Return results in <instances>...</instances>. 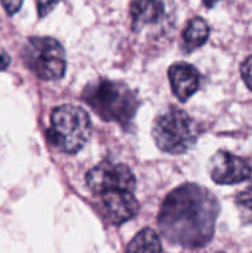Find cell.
<instances>
[{
	"mask_svg": "<svg viewBox=\"0 0 252 253\" xmlns=\"http://www.w3.org/2000/svg\"><path fill=\"white\" fill-rule=\"evenodd\" d=\"M219 211L220 205L212 193L198 184H183L163 202L158 226L170 244L198 249L214 236Z\"/></svg>",
	"mask_w": 252,
	"mask_h": 253,
	"instance_id": "cell-1",
	"label": "cell"
},
{
	"mask_svg": "<svg viewBox=\"0 0 252 253\" xmlns=\"http://www.w3.org/2000/svg\"><path fill=\"white\" fill-rule=\"evenodd\" d=\"M82 98L105 121L127 126L138 108L136 94L126 84L110 79H96L83 89Z\"/></svg>",
	"mask_w": 252,
	"mask_h": 253,
	"instance_id": "cell-2",
	"label": "cell"
},
{
	"mask_svg": "<svg viewBox=\"0 0 252 253\" xmlns=\"http://www.w3.org/2000/svg\"><path fill=\"white\" fill-rule=\"evenodd\" d=\"M91 135V121L84 109L62 105L51 115V126L46 132L49 145L68 155L79 152Z\"/></svg>",
	"mask_w": 252,
	"mask_h": 253,
	"instance_id": "cell-3",
	"label": "cell"
},
{
	"mask_svg": "<svg viewBox=\"0 0 252 253\" xmlns=\"http://www.w3.org/2000/svg\"><path fill=\"white\" fill-rule=\"evenodd\" d=\"M199 126L185 111L170 108L156 118L152 136L156 145L169 155H182L194 146Z\"/></svg>",
	"mask_w": 252,
	"mask_h": 253,
	"instance_id": "cell-4",
	"label": "cell"
},
{
	"mask_svg": "<svg viewBox=\"0 0 252 253\" xmlns=\"http://www.w3.org/2000/svg\"><path fill=\"white\" fill-rule=\"evenodd\" d=\"M27 68L43 81H57L66 73V52L52 37H30L22 48Z\"/></svg>",
	"mask_w": 252,
	"mask_h": 253,
	"instance_id": "cell-5",
	"label": "cell"
},
{
	"mask_svg": "<svg viewBox=\"0 0 252 253\" xmlns=\"http://www.w3.org/2000/svg\"><path fill=\"white\" fill-rule=\"evenodd\" d=\"M85 182L94 194L103 195L114 190L132 192L136 188V179L132 170L123 163L105 161L91 168L85 175Z\"/></svg>",
	"mask_w": 252,
	"mask_h": 253,
	"instance_id": "cell-6",
	"label": "cell"
},
{
	"mask_svg": "<svg viewBox=\"0 0 252 253\" xmlns=\"http://www.w3.org/2000/svg\"><path fill=\"white\" fill-rule=\"evenodd\" d=\"M208 170L215 183L225 185L242 183L250 179L252 174L246 161L226 151H219L210 158Z\"/></svg>",
	"mask_w": 252,
	"mask_h": 253,
	"instance_id": "cell-7",
	"label": "cell"
},
{
	"mask_svg": "<svg viewBox=\"0 0 252 253\" xmlns=\"http://www.w3.org/2000/svg\"><path fill=\"white\" fill-rule=\"evenodd\" d=\"M106 216L113 224L121 225L132 219L138 211L137 199L132 192L127 190H114L101 195Z\"/></svg>",
	"mask_w": 252,
	"mask_h": 253,
	"instance_id": "cell-8",
	"label": "cell"
},
{
	"mask_svg": "<svg viewBox=\"0 0 252 253\" xmlns=\"http://www.w3.org/2000/svg\"><path fill=\"white\" fill-rule=\"evenodd\" d=\"M172 91L179 101H187L199 89L200 74L194 66L185 62L172 64L168 69Z\"/></svg>",
	"mask_w": 252,
	"mask_h": 253,
	"instance_id": "cell-9",
	"label": "cell"
},
{
	"mask_svg": "<svg viewBox=\"0 0 252 253\" xmlns=\"http://www.w3.org/2000/svg\"><path fill=\"white\" fill-rule=\"evenodd\" d=\"M133 31H140L146 25L161 20L165 15V5L160 0H133L130 7Z\"/></svg>",
	"mask_w": 252,
	"mask_h": 253,
	"instance_id": "cell-10",
	"label": "cell"
},
{
	"mask_svg": "<svg viewBox=\"0 0 252 253\" xmlns=\"http://www.w3.org/2000/svg\"><path fill=\"white\" fill-rule=\"evenodd\" d=\"M209 32V26L204 19L202 17L192 19L183 31V49L189 53L202 47L208 41Z\"/></svg>",
	"mask_w": 252,
	"mask_h": 253,
	"instance_id": "cell-11",
	"label": "cell"
},
{
	"mask_svg": "<svg viewBox=\"0 0 252 253\" xmlns=\"http://www.w3.org/2000/svg\"><path fill=\"white\" fill-rule=\"evenodd\" d=\"M162 245L152 229H143L128 244L126 253H161Z\"/></svg>",
	"mask_w": 252,
	"mask_h": 253,
	"instance_id": "cell-12",
	"label": "cell"
},
{
	"mask_svg": "<svg viewBox=\"0 0 252 253\" xmlns=\"http://www.w3.org/2000/svg\"><path fill=\"white\" fill-rule=\"evenodd\" d=\"M236 207L239 209L242 224H252V193H240L236 198Z\"/></svg>",
	"mask_w": 252,
	"mask_h": 253,
	"instance_id": "cell-13",
	"label": "cell"
},
{
	"mask_svg": "<svg viewBox=\"0 0 252 253\" xmlns=\"http://www.w3.org/2000/svg\"><path fill=\"white\" fill-rule=\"evenodd\" d=\"M61 0H36L37 12L40 17H44L48 15Z\"/></svg>",
	"mask_w": 252,
	"mask_h": 253,
	"instance_id": "cell-14",
	"label": "cell"
},
{
	"mask_svg": "<svg viewBox=\"0 0 252 253\" xmlns=\"http://www.w3.org/2000/svg\"><path fill=\"white\" fill-rule=\"evenodd\" d=\"M240 71H241V77L244 79L245 84L252 91V56L245 59L244 63L241 64V69Z\"/></svg>",
	"mask_w": 252,
	"mask_h": 253,
	"instance_id": "cell-15",
	"label": "cell"
},
{
	"mask_svg": "<svg viewBox=\"0 0 252 253\" xmlns=\"http://www.w3.org/2000/svg\"><path fill=\"white\" fill-rule=\"evenodd\" d=\"M22 1H24V0H0L2 7H4L5 11L9 15L16 14L20 10V7H21Z\"/></svg>",
	"mask_w": 252,
	"mask_h": 253,
	"instance_id": "cell-16",
	"label": "cell"
},
{
	"mask_svg": "<svg viewBox=\"0 0 252 253\" xmlns=\"http://www.w3.org/2000/svg\"><path fill=\"white\" fill-rule=\"evenodd\" d=\"M10 64V57L4 52H0V71H5Z\"/></svg>",
	"mask_w": 252,
	"mask_h": 253,
	"instance_id": "cell-17",
	"label": "cell"
},
{
	"mask_svg": "<svg viewBox=\"0 0 252 253\" xmlns=\"http://www.w3.org/2000/svg\"><path fill=\"white\" fill-rule=\"evenodd\" d=\"M202 1H203V4L208 7V9H212V7H214L217 2L221 1V0H202Z\"/></svg>",
	"mask_w": 252,
	"mask_h": 253,
	"instance_id": "cell-18",
	"label": "cell"
}]
</instances>
